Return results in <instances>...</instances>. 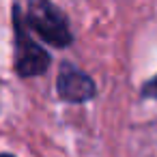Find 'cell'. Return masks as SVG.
<instances>
[{"instance_id":"6da1fadb","label":"cell","mask_w":157,"mask_h":157,"mask_svg":"<svg viewBox=\"0 0 157 157\" xmlns=\"http://www.w3.org/2000/svg\"><path fill=\"white\" fill-rule=\"evenodd\" d=\"M28 24L54 48H67L73 41L69 20L50 0H28Z\"/></svg>"},{"instance_id":"7a4b0ae2","label":"cell","mask_w":157,"mask_h":157,"mask_svg":"<svg viewBox=\"0 0 157 157\" xmlns=\"http://www.w3.org/2000/svg\"><path fill=\"white\" fill-rule=\"evenodd\" d=\"M13 22H15V71L22 78L45 73V69L50 67V54L43 48H39V43L33 41V37L26 33L17 7L13 11Z\"/></svg>"},{"instance_id":"3957f363","label":"cell","mask_w":157,"mask_h":157,"mask_svg":"<svg viewBox=\"0 0 157 157\" xmlns=\"http://www.w3.org/2000/svg\"><path fill=\"white\" fill-rule=\"evenodd\" d=\"M56 90H58L60 99H65V101L84 103V101L95 97L97 88H95V82L90 75H86L84 71L65 63L58 71V78H56Z\"/></svg>"},{"instance_id":"277c9868","label":"cell","mask_w":157,"mask_h":157,"mask_svg":"<svg viewBox=\"0 0 157 157\" xmlns=\"http://www.w3.org/2000/svg\"><path fill=\"white\" fill-rule=\"evenodd\" d=\"M144 95L146 97H153V99H157V75L144 86Z\"/></svg>"},{"instance_id":"5b68a950","label":"cell","mask_w":157,"mask_h":157,"mask_svg":"<svg viewBox=\"0 0 157 157\" xmlns=\"http://www.w3.org/2000/svg\"><path fill=\"white\" fill-rule=\"evenodd\" d=\"M0 157H11V155H0Z\"/></svg>"}]
</instances>
